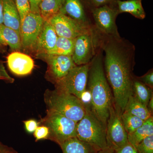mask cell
<instances>
[{"mask_svg":"<svg viewBox=\"0 0 153 153\" xmlns=\"http://www.w3.org/2000/svg\"><path fill=\"white\" fill-rule=\"evenodd\" d=\"M86 89L90 96L91 109L106 126L110 108L114 100L105 74L102 49L89 63Z\"/></svg>","mask_w":153,"mask_h":153,"instance_id":"obj_2","label":"cell"},{"mask_svg":"<svg viewBox=\"0 0 153 153\" xmlns=\"http://www.w3.org/2000/svg\"><path fill=\"white\" fill-rule=\"evenodd\" d=\"M3 24V5L2 0H0V25Z\"/></svg>","mask_w":153,"mask_h":153,"instance_id":"obj_37","label":"cell"},{"mask_svg":"<svg viewBox=\"0 0 153 153\" xmlns=\"http://www.w3.org/2000/svg\"><path fill=\"white\" fill-rule=\"evenodd\" d=\"M47 110L55 111L77 123L85 115L86 104L73 94L55 89L44 94Z\"/></svg>","mask_w":153,"mask_h":153,"instance_id":"obj_3","label":"cell"},{"mask_svg":"<svg viewBox=\"0 0 153 153\" xmlns=\"http://www.w3.org/2000/svg\"><path fill=\"white\" fill-rule=\"evenodd\" d=\"M25 128L29 133H33L39 126V123L35 120L31 119L23 121Z\"/></svg>","mask_w":153,"mask_h":153,"instance_id":"obj_32","label":"cell"},{"mask_svg":"<svg viewBox=\"0 0 153 153\" xmlns=\"http://www.w3.org/2000/svg\"><path fill=\"white\" fill-rule=\"evenodd\" d=\"M63 153H96L98 151L91 145L76 137L66 140L60 145Z\"/></svg>","mask_w":153,"mask_h":153,"instance_id":"obj_18","label":"cell"},{"mask_svg":"<svg viewBox=\"0 0 153 153\" xmlns=\"http://www.w3.org/2000/svg\"><path fill=\"white\" fill-rule=\"evenodd\" d=\"M117 6L105 5L93 8L91 15L99 32L107 36L120 37L116 20L119 15Z\"/></svg>","mask_w":153,"mask_h":153,"instance_id":"obj_9","label":"cell"},{"mask_svg":"<svg viewBox=\"0 0 153 153\" xmlns=\"http://www.w3.org/2000/svg\"><path fill=\"white\" fill-rule=\"evenodd\" d=\"M89 63L72 68L66 76L54 84L55 89L73 94L82 100L87 91Z\"/></svg>","mask_w":153,"mask_h":153,"instance_id":"obj_6","label":"cell"},{"mask_svg":"<svg viewBox=\"0 0 153 153\" xmlns=\"http://www.w3.org/2000/svg\"><path fill=\"white\" fill-rule=\"evenodd\" d=\"M75 38L57 37L55 47L47 52L49 55L72 56L74 51Z\"/></svg>","mask_w":153,"mask_h":153,"instance_id":"obj_22","label":"cell"},{"mask_svg":"<svg viewBox=\"0 0 153 153\" xmlns=\"http://www.w3.org/2000/svg\"><path fill=\"white\" fill-rule=\"evenodd\" d=\"M122 113L113 101L110 108L109 117L107 122L106 140L108 147L114 151L128 142V133L122 120Z\"/></svg>","mask_w":153,"mask_h":153,"instance_id":"obj_7","label":"cell"},{"mask_svg":"<svg viewBox=\"0 0 153 153\" xmlns=\"http://www.w3.org/2000/svg\"><path fill=\"white\" fill-rule=\"evenodd\" d=\"M152 90L134 76L132 95L146 106H147L150 99L153 95Z\"/></svg>","mask_w":153,"mask_h":153,"instance_id":"obj_23","label":"cell"},{"mask_svg":"<svg viewBox=\"0 0 153 153\" xmlns=\"http://www.w3.org/2000/svg\"><path fill=\"white\" fill-rule=\"evenodd\" d=\"M0 79L4 80L6 82L13 83L15 81L13 78L11 77L6 71L3 61L0 60Z\"/></svg>","mask_w":153,"mask_h":153,"instance_id":"obj_31","label":"cell"},{"mask_svg":"<svg viewBox=\"0 0 153 153\" xmlns=\"http://www.w3.org/2000/svg\"><path fill=\"white\" fill-rule=\"evenodd\" d=\"M49 135V130L46 126H38L34 132V136L36 139V141L40 140H48Z\"/></svg>","mask_w":153,"mask_h":153,"instance_id":"obj_28","label":"cell"},{"mask_svg":"<svg viewBox=\"0 0 153 153\" xmlns=\"http://www.w3.org/2000/svg\"><path fill=\"white\" fill-rule=\"evenodd\" d=\"M48 22L52 25L58 37L74 39L92 30L90 27L81 25L60 12Z\"/></svg>","mask_w":153,"mask_h":153,"instance_id":"obj_10","label":"cell"},{"mask_svg":"<svg viewBox=\"0 0 153 153\" xmlns=\"http://www.w3.org/2000/svg\"><path fill=\"white\" fill-rule=\"evenodd\" d=\"M142 0H117V7L119 13H129L137 19H144L146 14L143 8Z\"/></svg>","mask_w":153,"mask_h":153,"instance_id":"obj_19","label":"cell"},{"mask_svg":"<svg viewBox=\"0 0 153 153\" xmlns=\"http://www.w3.org/2000/svg\"><path fill=\"white\" fill-rule=\"evenodd\" d=\"M15 4L19 11L21 24L27 15L31 12L29 0H15Z\"/></svg>","mask_w":153,"mask_h":153,"instance_id":"obj_26","label":"cell"},{"mask_svg":"<svg viewBox=\"0 0 153 153\" xmlns=\"http://www.w3.org/2000/svg\"><path fill=\"white\" fill-rule=\"evenodd\" d=\"M13 153H18V152H17V151L15 150Z\"/></svg>","mask_w":153,"mask_h":153,"instance_id":"obj_39","label":"cell"},{"mask_svg":"<svg viewBox=\"0 0 153 153\" xmlns=\"http://www.w3.org/2000/svg\"><path fill=\"white\" fill-rule=\"evenodd\" d=\"M96 153H115V151L108 147L97 151Z\"/></svg>","mask_w":153,"mask_h":153,"instance_id":"obj_38","label":"cell"},{"mask_svg":"<svg viewBox=\"0 0 153 153\" xmlns=\"http://www.w3.org/2000/svg\"><path fill=\"white\" fill-rule=\"evenodd\" d=\"M153 135V117L145 120L142 125L133 132L128 134V142L134 147L137 146L147 137Z\"/></svg>","mask_w":153,"mask_h":153,"instance_id":"obj_20","label":"cell"},{"mask_svg":"<svg viewBox=\"0 0 153 153\" xmlns=\"http://www.w3.org/2000/svg\"><path fill=\"white\" fill-rule=\"evenodd\" d=\"M36 56L47 63V69L45 77L53 84L66 76L72 68L76 66L71 56L42 53L37 54Z\"/></svg>","mask_w":153,"mask_h":153,"instance_id":"obj_8","label":"cell"},{"mask_svg":"<svg viewBox=\"0 0 153 153\" xmlns=\"http://www.w3.org/2000/svg\"><path fill=\"white\" fill-rule=\"evenodd\" d=\"M123 111L135 116L144 121L153 116L147 107L139 101L132 95L129 97Z\"/></svg>","mask_w":153,"mask_h":153,"instance_id":"obj_21","label":"cell"},{"mask_svg":"<svg viewBox=\"0 0 153 153\" xmlns=\"http://www.w3.org/2000/svg\"><path fill=\"white\" fill-rule=\"evenodd\" d=\"M94 8L108 5L117 6V0H89Z\"/></svg>","mask_w":153,"mask_h":153,"instance_id":"obj_30","label":"cell"},{"mask_svg":"<svg viewBox=\"0 0 153 153\" xmlns=\"http://www.w3.org/2000/svg\"><path fill=\"white\" fill-rule=\"evenodd\" d=\"M8 46L12 50L18 51L22 48L21 35L15 30L0 25V47Z\"/></svg>","mask_w":153,"mask_h":153,"instance_id":"obj_17","label":"cell"},{"mask_svg":"<svg viewBox=\"0 0 153 153\" xmlns=\"http://www.w3.org/2000/svg\"><path fill=\"white\" fill-rule=\"evenodd\" d=\"M115 153H138L136 149L129 143H127L117 150L115 151Z\"/></svg>","mask_w":153,"mask_h":153,"instance_id":"obj_33","label":"cell"},{"mask_svg":"<svg viewBox=\"0 0 153 153\" xmlns=\"http://www.w3.org/2000/svg\"><path fill=\"white\" fill-rule=\"evenodd\" d=\"M106 127L93 113L89 105L86 104L85 115L76 124V137L97 150L103 149L108 147Z\"/></svg>","mask_w":153,"mask_h":153,"instance_id":"obj_4","label":"cell"},{"mask_svg":"<svg viewBox=\"0 0 153 153\" xmlns=\"http://www.w3.org/2000/svg\"><path fill=\"white\" fill-rule=\"evenodd\" d=\"M93 30L75 38L74 51L71 57L76 66L90 63L95 55L96 35Z\"/></svg>","mask_w":153,"mask_h":153,"instance_id":"obj_12","label":"cell"},{"mask_svg":"<svg viewBox=\"0 0 153 153\" xmlns=\"http://www.w3.org/2000/svg\"><path fill=\"white\" fill-rule=\"evenodd\" d=\"M39 123L49 128L48 140L59 146L66 140L76 137L77 123L55 111L47 110V114Z\"/></svg>","mask_w":153,"mask_h":153,"instance_id":"obj_5","label":"cell"},{"mask_svg":"<svg viewBox=\"0 0 153 153\" xmlns=\"http://www.w3.org/2000/svg\"><path fill=\"white\" fill-rule=\"evenodd\" d=\"M148 109L149 111L150 112L153 114V95L150 99L149 101L148 102L147 105Z\"/></svg>","mask_w":153,"mask_h":153,"instance_id":"obj_36","label":"cell"},{"mask_svg":"<svg viewBox=\"0 0 153 153\" xmlns=\"http://www.w3.org/2000/svg\"><path fill=\"white\" fill-rule=\"evenodd\" d=\"M121 119L124 126L128 134L133 132L141 126L145 121L135 116L123 111L122 113Z\"/></svg>","mask_w":153,"mask_h":153,"instance_id":"obj_25","label":"cell"},{"mask_svg":"<svg viewBox=\"0 0 153 153\" xmlns=\"http://www.w3.org/2000/svg\"><path fill=\"white\" fill-rule=\"evenodd\" d=\"M15 150L0 142V153H13Z\"/></svg>","mask_w":153,"mask_h":153,"instance_id":"obj_35","label":"cell"},{"mask_svg":"<svg viewBox=\"0 0 153 153\" xmlns=\"http://www.w3.org/2000/svg\"><path fill=\"white\" fill-rule=\"evenodd\" d=\"M136 149L138 153H153V135L145 138Z\"/></svg>","mask_w":153,"mask_h":153,"instance_id":"obj_27","label":"cell"},{"mask_svg":"<svg viewBox=\"0 0 153 153\" xmlns=\"http://www.w3.org/2000/svg\"><path fill=\"white\" fill-rule=\"evenodd\" d=\"M120 1H123V0H120Z\"/></svg>","mask_w":153,"mask_h":153,"instance_id":"obj_41","label":"cell"},{"mask_svg":"<svg viewBox=\"0 0 153 153\" xmlns=\"http://www.w3.org/2000/svg\"><path fill=\"white\" fill-rule=\"evenodd\" d=\"M93 8L89 0H63L59 12L91 27L88 14L91 13Z\"/></svg>","mask_w":153,"mask_h":153,"instance_id":"obj_13","label":"cell"},{"mask_svg":"<svg viewBox=\"0 0 153 153\" xmlns=\"http://www.w3.org/2000/svg\"><path fill=\"white\" fill-rule=\"evenodd\" d=\"M63 0H41L39 9L44 21H48L60 12Z\"/></svg>","mask_w":153,"mask_h":153,"instance_id":"obj_24","label":"cell"},{"mask_svg":"<svg viewBox=\"0 0 153 153\" xmlns=\"http://www.w3.org/2000/svg\"><path fill=\"white\" fill-rule=\"evenodd\" d=\"M7 66L13 74L25 76L32 73L34 68V61L29 55L15 51L7 57Z\"/></svg>","mask_w":153,"mask_h":153,"instance_id":"obj_14","label":"cell"},{"mask_svg":"<svg viewBox=\"0 0 153 153\" xmlns=\"http://www.w3.org/2000/svg\"><path fill=\"white\" fill-rule=\"evenodd\" d=\"M137 78L145 85L153 89V71L152 68L149 70L144 75L140 77H137Z\"/></svg>","mask_w":153,"mask_h":153,"instance_id":"obj_29","label":"cell"},{"mask_svg":"<svg viewBox=\"0 0 153 153\" xmlns=\"http://www.w3.org/2000/svg\"><path fill=\"white\" fill-rule=\"evenodd\" d=\"M57 37L52 25L44 21L42 30L37 39L35 49L37 54L47 53L55 47Z\"/></svg>","mask_w":153,"mask_h":153,"instance_id":"obj_15","label":"cell"},{"mask_svg":"<svg viewBox=\"0 0 153 153\" xmlns=\"http://www.w3.org/2000/svg\"><path fill=\"white\" fill-rule=\"evenodd\" d=\"M44 21L40 14L30 12L21 24L22 47L26 50L35 49Z\"/></svg>","mask_w":153,"mask_h":153,"instance_id":"obj_11","label":"cell"},{"mask_svg":"<svg viewBox=\"0 0 153 153\" xmlns=\"http://www.w3.org/2000/svg\"><path fill=\"white\" fill-rule=\"evenodd\" d=\"M2 2L3 25L17 31L21 35V19L15 1L2 0Z\"/></svg>","mask_w":153,"mask_h":153,"instance_id":"obj_16","label":"cell"},{"mask_svg":"<svg viewBox=\"0 0 153 153\" xmlns=\"http://www.w3.org/2000/svg\"><path fill=\"white\" fill-rule=\"evenodd\" d=\"M13 1H15V0H13Z\"/></svg>","mask_w":153,"mask_h":153,"instance_id":"obj_40","label":"cell"},{"mask_svg":"<svg viewBox=\"0 0 153 153\" xmlns=\"http://www.w3.org/2000/svg\"><path fill=\"white\" fill-rule=\"evenodd\" d=\"M98 34L97 41L105 54L103 58L105 74L115 105L123 113L132 94L135 47L121 37L107 36L100 32Z\"/></svg>","mask_w":153,"mask_h":153,"instance_id":"obj_1","label":"cell"},{"mask_svg":"<svg viewBox=\"0 0 153 153\" xmlns=\"http://www.w3.org/2000/svg\"><path fill=\"white\" fill-rule=\"evenodd\" d=\"M31 13H34L40 14L39 6L41 0H29Z\"/></svg>","mask_w":153,"mask_h":153,"instance_id":"obj_34","label":"cell"}]
</instances>
